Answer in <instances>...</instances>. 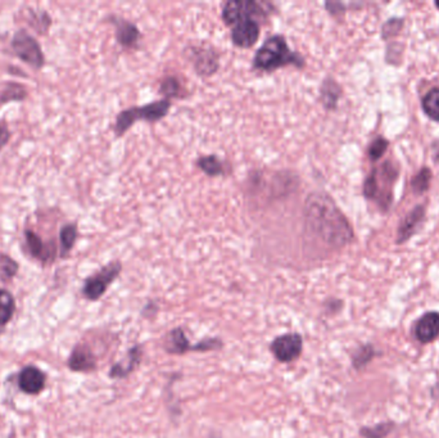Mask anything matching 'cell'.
Here are the masks:
<instances>
[{"label":"cell","mask_w":439,"mask_h":438,"mask_svg":"<svg viewBox=\"0 0 439 438\" xmlns=\"http://www.w3.org/2000/svg\"><path fill=\"white\" fill-rule=\"evenodd\" d=\"M19 262L13 260L11 256L6 254H0V279L3 282L12 280L19 273Z\"/></svg>","instance_id":"obj_27"},{"label":"cell","mask_w":439,"mask_h":438,"mask_svg":"<svg viewBox=\"0 0 439 438\" xmlns=\"http://www.w3.org/2000/svg\"><path fill=\"white\" fill-rule=\"evenodd\" d=\"M430 180H432V171L428 167H424L413 179L411 186H413V189H414L416 194H421V193H424V191H427L429 189Z\"/></svg>","instance_id":"obj_29"},{"label":"cell","mask_w":439,"mask_h":438,"mask_svg":"<svg viewBox=\"0 0 439 438\" xmlns=\"http://www.w3.org/2000/svg\"><path fill=\"white\" fill-rule=\"evenodd\" d=\"M403 27V19H390L383 25L382 38L390 39L397 36Z\"/></svg>","instance_id":"obj_30"},{"label":"cell","mask_w":439,"mask_h":438,"mask_svg":"<svg viewBox=\"0 0 439 438\" xmlns=\"http://www.w3.org/2000/svg\"><path fill=\"white\" fill-rule=\"evenodd\" d=\"M45 374L34 365H27L21 370L19 386L27 394H39L45 387Z\"/></svg>","instance_id":"obj_13"},{"label":"cell","mask_w":439,"mask_h":438,"mask_svg":"<svg viewBox=\"0 0 439 438\" xmlns=\"http://www.w3.org/2000/svg\"><path fill=\"white\" fill-rule=\"evenodd\" d=\"M11 139V130L4 121H0V151L8 144Z\"/></svg>","instance_id":"obj_32"},{"label":"cell","mask_w":439,"mask_h":438,"mask_svg":"<svg viewBox=\"0 0 439 438\" xmlns=\"http://www.w3.org/2000/svg\"><path fill=\"white\" fill-rule=\"evenodd\" d=\"M13 51L17 57L31 66L34 70H41L45 64V56L41 49V45L38 40L32 36L31 34L26 31L25 29H19L14 32L12 41H11Z\"/></svg>","instance_id":"obj_4"},{"label":"cell","mask_w":439,"mask_h":438,"mask_svg":"<svg viewBox=\"0 0 439 438\" xmlns=\"http://www.w3.org/2000/svg\"><path fill=\"white\" fill-rule=\"evenodd\" d=\"M141 357V347L136 346L134 349H130V352H128V362L115 365L112 370H111V377H113V378H116V377H126L139 364Z\"/></svg>","instance_id":"obj_22"},{"label":"cell","mask_w":439,"mask_h":438,"mask_svg":"<svg viewBox=\"0 0 439 438\" xmlns=\"http://www.w3.org/2000/svg\"><path fill=\"white\" fill-rule=\"evenodd\" d=\"M340 96H342L340 85L331 77L325 79L320 88V99L324 104L325 109L329 111L337 109L338 101Z\"/></svg>","instance_id":"obj_17"},{"label":"cell","mask_w":439,"mask_h":438,"mask_svg":"<svg viewBox=\"0 0 439 438\" xmlns=\"http://www.w3.org/2000/svg\"><path fill=\"white\" fill-rule=\"evenodd\" d=\"M266 9L255 0H230L223 8V19L226 25H236L246 19L265 17Z\"/></svg>","instance_id":"obj_6"},{"label":"cell","mask_w":439,"mask_h":438,"mask_svg":"<svg viewBox=\"0 0 439 438\" xmlns=\"http://www.w3.org/2000/svg\"><path fill=\"white\" fill-rule=\"evenodd\" d=\"M197 165L208 176H220L223 174V162L216 156H204L198 159Z\"/></svg>","instance_id":"obj_26"},{"label":"cell","mask_w":439,"mask_h":438,"mask_svg":"<svg viewBox=\"0 0 439 438\" xmlns=\"http://www.w3.org/2000/svg\"><path fill=\"white\" fill-rule=\"evenodd\" d=\"M378 356V349L373 344H365L363 347L357 349L356 352L352 356V364L353 368L357 370L366 368L370 362H373Z\"/></svg>","instance_id":"obj_23"},{"label":"cell","mask_w":439,"mask_h":438,"mask_svg":"<svg viewBox=\"0 0 439 438\" xmlns=\"http://www.w3.org/2000/svg\"><path fill=\"white\" fill-rule=\"evenodd\" d=\"M109 22L116 27V39L118 44L123 48H136L138 41L141 39V31L133 22L121 19V17H111Z\"/></svg>","instance_id":"obj_14"},{"label":"cell","mask_w":439,"mask_h":438,"mask_svg":"<svg viewBox=\"0 0 439 438\" xmlns=\"http://www.w3.org/2000/svg\"><path fill=\"white\" fill-rule=\"evenodd\" d=\"M77 235H79V229L76 224H64L59 230V248H61L59 254L62 259H66L75 247Z\"/></svg>","instance_id":"obj_18"},{"label":"cell","mask_w":439,"mask_h":438,"mask_svg":"<svg viewBox=\"0 0 439 438\" xmlns=\"http://www.w3.org/2000/svg\"><path fill=\"white\" fill-rule=\"evenodd\" d=\"M16 312V301L12 293L0 288V325L8 324Z\"/></svg>","instance_id":"obj_21"},{"label":"cell","mask_w":439,"mask_h":438,"mask_svg":"<svg viewBox=\"0 0 439 438\" xmlns=\"http://www.w3.org/2000/svg\"><path fill=\"white\" fill-rule=\"evenodd\" d=\"M24 235H25L26 247L34 259H36L44 265L49 262L51 264L54 261L57 254V247L54 242L43 241V238L32 229L26 228Z\"/></svg>","instance_id":"obj_8"},{"label":"cell","mask_w":439,"mask_h":438,"mask_svg":"<svg viewBox=\"0 0 439 438\" xmlns=\"http://www.w3.org/2000/svg\"><path fill=\"white\" fill-rule=\"evenodd\" d=\"M27 13H29L27 22L32 30H35L39 35H46L51 26V14L44 9H32V8H30Z\"/></svg>","instance_id":"obj_19"},{"label":"cell","mask_w":439,"mask_h":438,"mask_svg":"<svg viewBox=\"0 0 439 438\" xmlns=\"http://www.w3.org/2000/svg\"><path fill=\"white\" fill-rule=\"evenodd\" d=\"M424 219H425V207L418 204L414 210L408 212V216L402 220L401 225L398 228L397 243H405L408 241L419 230Z\"/></svg>","instance_id":"obj_15"},{"label":"cell","mask_w":439,"mask_h":438,"mask_svg":"<svg viewBox=\"0 0 439 438\" xmlns=\"http://www.w3.org/2000/svg\"><path fill=\"white\" fill-rule=\"evenodd\" d=\"M414 336L423 344L437 341L439 338V312H425L415 324Z\"/></svg>","instance_id":"obj_12"},{"label":"cell","mask_w":439,"mask_h":438,"mask_svg":"<svg viewBox=\"0 0 439 438\" xmlns=\"http://www.w3.org/2000/svg\"><path fill=\"white\" fill-rule=\"evenodd\" d=\"M291 64L301 69L305 66V59L297 51H291V48L288 46L287 39L283 35H274L266 39L261 48L256 51L253 58V67L256 70L266 72Z\"/></svg>","instance_id":"obj_2"},{"label":"cell","mask_w":439,"mask_h":438,"mask_svg":"<svg viewBox=\"0 0 439 438\" xmlns=\"http://www.w3.org/2000/svg\"><path fill=\"white\" fill-rule=\"evenodd\" d=\"M166 349L170 354H184L189 349H199V351H206V349H217L221 346V343L217 339H208L204 342L197 343L196 346H191V343L188 342L184 332L181 329L172 330L171 333L167 337V342H166Z\"/></svg>","instance_id":"obj_10"},{"label":"cell","mask_w":439,"mask_h":438,"mask_svg":"<svg viewBox=\"0 0 439 438\" xmlns=\"http://www.w3.org/2000/svg\"><path fill=\"white\" fill-rule=\"evenodd\" d=\"M122 265L120 261L109 262V265L102 267L98 273L89 277L85 280L83 287L84 296L90 301L101 299L109 287L115 282L116 278L121 273Z\"/></svg>","instance_id":"obj_5"},{"label":"cell","mask_w":439,"mask_h":438,"mask_svg":"<svg viewBox=\"0 0 439 438\" xmlns=\"http://www.w3.org/2000/svg\"><path fill=\"white\" fill-rule=\"evenodd\" d=\"M260 25L255 19H246L233 27L231 40L236 46L248 49L258 41Z\"/></svg>","instance_id":"obj_11"},{"label":"cell","mask_w":439,"mask_h":438,"mask_svg":"<svg viewBox=\"0 0 439 438\" xmlns=\"http://www.w3.org/2000/svg\"><path fill=\"white\" fill-rule=\"evenodd\" d=\"M389 141L384 138H376L369 146V159L371 161H378V159L382 157L383 154L385 153V151L388 149Z\"/></svg>","instance_id":"obj_31"},{"label":"cell","mask_w":439,"mask_h":438,"mask_svg":"<svg viewBox=\"0 0 439 438\" xmlns=\"http://www.w3.org/2000/svg\"><path fill=\"white\" fill-rule=\"evenodd\" d=\"M185 54L191 59V64L201 76H211L220 67V56L211 46H189Z\"/></svg>","instance_id":"obj_7"},{"label":"cell","mask_w":439,"mask_h":438,"mask_svg":"<svg viewBox=\"0 0 439 438\" xmlns=\"http://www.w3.org/2000/svg\"><path fill=\"white\" fill-rule=\"evenodd\" d=\"M306 227L318 241L342 248L353 239V230L342 211L329 196L311 193L305 202Z\"/></svg>","instance_id":"obj_1"},{"label":"cell","mask_w":439,"mask_h":438,"mask_svg":"<svg viewBox=\"0 0 439 438\" xmlns=\"http://www.w3.org/2000/svg\"><path fill=\"white\" fill-rule=\"evenodd\" d=\"M69 367L74 372H90L96 369V356L88 344H77L71 354Z\"/></svg>","instance_id":"obj_16"},{"label":"cell","mask_w":439,"mask_h":438,"mask_svg":"<svg viewBox=\"0 0 439 438\" xmlns=\"http://www.w3.org/2000/svg\"><path fill=\"white\" fill-rule=\"evenodd\" d=\"M29 96V91L26 89L25 85L22 84L9 81L6 84L4 89L0 94V104H6L9 102H22L26 101Z\"/></svg>","instance_id":"obj_20"},{"label":"cell","mask_w":439,"mask_h":438,"mask_svg":"<svg viewBox=\"0 0 439 438\" xmlns=\"http://www.w3.org/2000/svg\"><path fill=\"white\" fill-rule=\"evenodd\" d=\"M434 159H435V162H439V149L438 151H435V154H434Z\"/></svg>","instance_id":"obj_33"},{"label":"cell","mask_w":439,"mask_h":438,"mask_svg":"<svg viewBox=\"0 0 439 438\" xmlns=\"http://www.w3.org/2000/svg\"><path fill=\"white\" fill-rule=\"evenodd\" d=\"M302 343V337L297 333H293L278 337L274 342L271 343L270 349L279 362H291L301 355Z\"/></svg>","instance_id":"obj_9"},{"label":"cell","mask_w":439,"mask_h":438,"mask_svg":"<svg viewBox=\"0 0 439 438\" xmlns=\"http://www.w3.org/2000/svg\"><path fill=\"white\" fill-rule=\"evenodd\" d=\"M423 109L429 119L439 122V88L428 91L427 96L423 98Z\"/></svg>","instance_id":"obj_25"},{"label":"cell","mask_w":439,"mask_h":438,"mask_svg":"<svg viewBox=\"0 0 439 438\" xmlns=\"http://www.w3.org/2000/svg\"><path fill=\"white\" fill-rule=\"evenodd\" d=\"M171 109L170 99H162L156 102L149 103L143 107H131V109L122 111L117 116L115 124L116 136H121L128 131L130 127L134 125L135 121L144 120L149 122L162 120L167 116Z\"/></svg>","instance_id":"obj_3"},{"label":"cell","mask_w":439,"mask_h":438,"mask_svg":"<svg viewBox=\"0 0 439 438\" xmlns=\"http://www.w3.org/2000/svg\"><path fill=\"white\" fill-rule=\"evenodd\" d=\"M435 6H437V8H439V1H435Z\"/></svg>","instance_id":"obj_34"},{"label":"cell","mask_w":439,"mask_h":438,"mask_svg":"<svg viewBox=\"0 0 439 438\" xmlns=\"http://www.w3.org/2000/svg\"><path fill=\"white\" fill-rule=\"evenodd\" d=\"M159 90L163 96H167V99L168 98H178V96H181V93H184L181 83L178 81V77L175 76L165 77L161 83Z\"/></svg>","instance_id":"obj_28"},{"label":"cell","mask_w":439,"mask_h":438,"mask_svg":"<svg viewBox=\"0 0 439 438\" xmlns=\"http://www.w3.org/2000/svg\"><path fill=\"white\" fill-rule=\"evenodd\" d=\"M395 424L393 422H383L373 427H363L360 434L363 438H385L395 431Z\"/></svg>","instance_id":"obj_24"}]
</instances>
